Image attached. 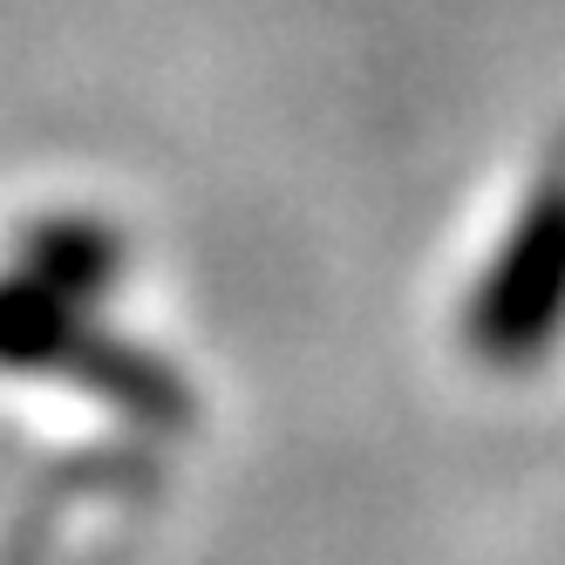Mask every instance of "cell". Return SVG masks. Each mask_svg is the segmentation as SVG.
<instances>
[{
    "label": "cell",
    "instance_id": "6da1fadb",
    "mask_svg": "<svg viewBox=\"0 0 565 565\" xmlns=\"http://www.w3.org/2000/svg\"><path fill=\"white\" fill-rule=\"evenodd\" d=\"M558 328H565V184L532 198V212L504 238V253L491 259L470 307L477 348L504 369L552 348Z\"/></svg>",
    "mask_w": 565,
    "mask_h": 565
}]
</instances>
